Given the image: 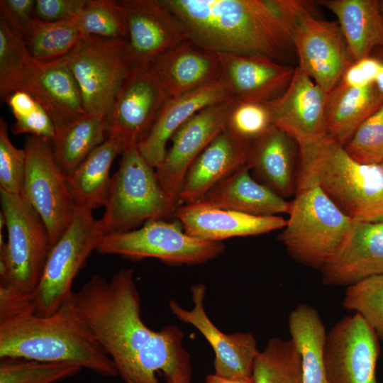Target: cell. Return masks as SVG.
Returning a JSON list of instances; mask_svg holds the SVG:
<instances>
[{
  "instance_id": "cell-41",
  "label": "cell",
  "mask_w": 383,
  "mask_h": 383,
  "mask_svg": "<svg viewBox=\"0 0 383 383\" xmlns=\"http://www.w3.org/2000/svg\"><path fill=\"white\" fill-rule=\"evenodd\" d=\"M344 147L359 162H383V105L357 128Z\"/></svg>"
},
{
  "instance_id": "cell-44",
  "label": "cell",
  "mask_w": 383,
  "mask_h": 383,
  "mask_svg": "<svg viewBox=\"0 0 383 383\" xmlns=\"http://www.w3.org/2000/svg\"><path fill=\"white\" fill-rule=\"evenodd\" d=\"M270 11L277 16L290 35L293 26L304 15H316L317 1L307 0H265ZM291 38V37H290Z\"/></svg>"
},
{
  "instance_id": "cell-33",
  "label": "cell",
  "mask_w": 383,
  "mask_h": 383,
  "mask_svg": "<svg viewBox=\"0 0 383 383\" xmlns=\"http://www.w3.org/2000/svg\"><path fill=\"white\" fill-rule=\"evenodd\" d=\"M82 35L77 18L48 22L35 16L23 38L30 56L37 61L48 62L67 55Z\"/></svg>"
},
{
  "instance_id": "cell-36",
  "label": "cell",
  "mask_w": 383,
  "mask_h": 383,
  "mask_svg": "<svg viewBox=\"0 0 383 383\" xmlns=\"http://www.w3.org/2000/svg\"><path fill=\"white\" fill-rule=\"evenodd\" d=\"M82 369L68 362L2 357L0 383H53L74 376Z\"/></svg>"
},
{
  "instance_id": "cell-9",
  "label": "cell",
  "mask_w": 383,
  "mask_h": 383,
  "mask_svg": "<svg viewBox=\"0 0 383 383\" xmlns=\"http://www.w3.org/2000/svg\"><path fill=\"white\" fill-rule=\"evenodd\" d=\"M87 115L107 121L118 92L133 69L128 41L83 35L66 56Z\"/></svg>"
},
{
  "instance_id": "cell-43",
  "label": "cell",
  "mask_w": 383,
  "mask_h": 383,
  "mask_svg": "<svg viewBox=\"0 0 383 383\" xmlns=\"http://www.w3.org/2000/svg\"><path fill=\"white\" fill-rule=\"evenodd\" d=\"M87 0H37L35 16L43 21L55 22L76 18Z\"/></svg>"
},
{
  "instance_id": "cell-8",
  "label": "cell",
  "mask_w": 383,
  "mask_h": 383,
  "mask_svg": "<svg viewBox=\"0 0 383 383\" xmlns=\"http://www.w3.org/2000/svg\"><path fill=\"white\" fill-rule=\"evenodd\" d=\"M104 235L92 211L76 206L69 226L52 246L40 282L30 297L35 314L42 317L53 314L72 294L74 278Z\"/></svg>"
},
{
  "instance_id": "cell-14",
  "label": "cell",
  "mask_w": 383,
  "mask_h": 383,
  "mask_svg": "<svg viewBox=\"0 0 383 383\" xmlns=\"http://www.w3.org/2000/svg\"><path fill=\"white\" fill-rule=\"evenodd\" d=\"M128 31L133 67H148L160 55L189 40L183 23L162 0H116Z\"/></svg>"
},
{
  "instance_id": "cell-17",
  "label": "cell",
  "mask_w": 383,
  "mask_h": 383,
  "mask_svg": "<svg viewBox=\"0 0 383 383\" xmlns=\"http://www.w3.org/2000/svg\"><path fill=\"white\" fill-rule=\"evenodd\" d=\"M194 307L187 310L171 300L169 307L180 321L195 327L212 347L216 374L231 379L252 378L255 360L259 352L252 333L221 332L210 320L204 309L206 287L197 284L191 287Z\"/></svg>"
},
{
  "instance_id": "cell-25",
  "label": "cell",
  "mask_w": 383,
  "mask_h": 383,
  "mask_svg": "<svg viewBox=\"0 0 383 383\" xmlns=\"http://www.w3.org/2000/svg\"><path fill=\"white\" fill-rule=\"evenodd\" d=\"M250 146L224 129L189 167L180 191L179 204L200 201L215 186L246 165Z\"/></svg>"
},
{
  "instance_id": "cell-32",
  "label": "cell",
  "mask_w": 383,
  "mask_h": 383,
  "mask_svg": "<svg viewBox=\"0 0 383 383\" xmlns=\"http://www.w3.org/2000/svg\"><path fill=\"white\" fill-rule=\"evenodd\" d=\"M106 138L107 121L87 115L56 132L52 142L55 159L67 175Z\"/></svg>"
},
{
  "instance_id": "cell-6",
  "label": "cell",
  "mask_w": 383,
  "mask_h": 383,
  "mask_svg": "<svg viewBox=\"0 0 383 383\" xmlns=\"http://www.w3.org/2000/svg\"><path fill=\"white\" fill-rule=\"evenodd\" d=\"M295 194L279 240L294 260L321 269L337 252L354 221L316 186Z\"/></svg>"
},
{
  "instance_id": "cell-46",
  "label": "cell",
  "mask_w": 383,
  "mask_h": 383,
  "mask_svg": "<svg viewBox=\"0 0 383 383\" xmlns=\"http://www.w3.org/2000/svg\"><path fill=\"white\" fill-rule=\"evenodd\" d=\"M380 63L373 55L353 62L344 72L338 82L352 87H362L374 83Z\"/></svg>"
},
{
  "instance_id": "cell-18",
  "label": "cell",
  "mask_w": 383,
  "mask_h": 383,
  "mask_svg": "<svg viewBox=\"0 0 383 383\" xmlns=\"http://www.w3.org/2000/svg\"><path fill=\"white\" fill-rule=\"evenodd\" d=\"M328 93L298 67L283 94L268 106L273 126L289 135L299 146L326 135Z\"/></svg>"
},
{
  "instance_id": "cell-34",
  "label": "cell",
  "mask_w": 383,
  "mask_h": 383,
  "mask_svg": "<svg viewBox=\"0 0 383 383\" xmlns=\"http://www.w3.org/2000/svg\"><path fill=\"white\" fill-rule=\"evenodd\" d=\"M254 383H302L301 362L293 341L273 338L255 360Z\"/></svg>"
},
{
  "instance_id": "cell-31",
  "label": "cell",
  "mask_w": 383,
  "mask_h": 383,
  "mask_svg": "<svg viewBox=\"0 0 383 383\" xmlns=\"http://www.w3.org/2000/svg\"><path fill=\"white\" fill-rule=\"evenodd\" d=\"M288 326L301 357L302 383H328L324 360L327 333L318 311L299 304L289 313Z\"/></svg>"
},
{
  "instance_id": "cell-47",
  "label": "cell",
  "mask_w": 383,
  "mask_h": 383,
  "mask_svg": "<svg viewBox=\"0 0 383 383\" xmlns=\"http://www.w3.org/2000/svg\"><path fill=\"white\" fill-rule=\"evenodd\" d=\"M371 54L375 56L380 63V68L374 81V84L383 98V48H376Z\"/></svg>"
},
{
  "instance_id": "cell-28",
  "label": "cell",
  "mask_w": 383,
  "mask_h": 383,
  "mask_svg": "<svg viewBox=\"0 0 383 383\" xmlns=\"http://www.w3.org/2000/svg\"><path fill=\"white\" fill-rule=\"evenodd\" d=\"M383 105L374 83L352 87L338 82L328 93L326 135L345 145L357 128Z\"/></svg>"
},
{
  "instance_id": "cell-2",
  "label": "cell",
  "mask_w": 383,
  "mask_h": 383,
  "mask_svg": "<svg viewBox=\"0 0 383 383\" xmlns=\"http://www.w3.org/2000/svg\"><path fill=\"white\" fill-rule=\"evenodd\" d=\"M73 294L49 316L31 307L0 317V358L21 357L68 362L99 375H118L117 368L80 316Z\"/></svg>"
},
{
  "instance_id": "cell-21",
  "label": "cell",
  "mask_w": 383,
  "mask_h": 383,
  "mask_svg": "<svg viewBox=\"0 0 383 383\" xmlns=\"http://www.w3.org/2000/svg\"><path fill=\"white\" fill-rule=\"evenodd\" d=\"M221 77L233 98L245 102H267L281 96L295 67L262 55L218 53Z\"/></svg>"
},
{
  "instance_id": "cell-5",
  "label": "cell",
  "mask_w": 383,
  "mask_h": 383,
  "mask_svg": "<svg viewBox=\"0 0 383 383\" xmlns=\"http://www.w3.org/2000/svg\"><path fill=\"white\" fill-rule=\"evenodd\" d=\"M178 204L160 184L155 170L140 153L137 145L121 154L118 169L99 219L104 235L136 229L152 220L174 216Z\"/></svg>"
},
{
  "instance_id": "cell-38",
  "label": "cell",
  "mask_w": 383,
  "mask_h": 383,
  "mask_svg": "<svg viewBox=\"0 0 383 383\" xmlns=\"http://www.w3.org/2000/svg\"><path fill=\"white\" fill-rule=\"evenodd\" d=\"M77 23L82 35L128 40L126 22L116 0H87Z\"/></svg>"
},
{
  "instance_id": "cell-23",
  "label": "cell",
  "mask_w": 383,
  "mask_h": 383,
  "mask_svg": "<svg viewBox=\"0 0 383 383\" xmlns=\"http://www.w3.org/2000/svg\"><path fill=\"white\" fill-rule=\"evenodd\" d=\"M23 91L45 109L56 132L87 116L79 86L65 57L48 62L34 59Z\"/></svg>"
},
{
  "instance_id": "cell-42",
  "label": "cell",
  "mask_w": 383,
  "mask_h": 383,
  "mask_svg": "<svg viewBox=\"0 0 383 383\" xmlns=\"http://www.w3.org/2000/svg\"><path fill=\"white\" fill-rule=\"evenodd\" d=\"M26 152L11 143L6 121L0 118V189L12 194H23Z\"/></svg>"
},
{
  "instance_id": "cell-50",
  "label": "cell",
  "mask_w": 383,
  "mask_h": 383,
  "mask_svg": "<svg viewBox=\"0 0 383 383\" xmlns=\"http://www.w3.org/2000/svg\"><path fill=\"white\" fill-rule=\"evenodd\" d=\"M380 9L383 14V0L379 1Z\"/></svg>"
},
{
  "instance_id": "cell-29",
  "label": "cell",
  "mask_w": 383,
  "mask_h": 383,
  "mask_svg": "<svg viewBox=\"0 0 383 383\" xmlns=\"http://www.w3.org/2000/svg\"><path fill=\"white\" fill-rule=\"evenodd\" d=\"M337 18L355 61L383 48V14L378 0H321Z\"/></svg>"
},
{
  "instance_id": "cell-10",
  "label": "cell",
  "mask_w": 383,
  "mask_h": 383,
  "mask_svg": "<svg viewBox=\"0 0 383 383\" xmlns=\"http://www.w3.org/2000/svg\"><path fill=\"white\" fill-rule=\"evenodd\" d=\"M221 242L187 234L179 221L152 220L139 228L104 235L96 251L136 261L156 258L170 265L204 263L223 254Z\"/></svg>"
},
{
  "instance_id": "cell-16",
  "label": "cell",
  "mask_w": 383,
  "mask_h": 383,
  "mask_svg": "<svg viewBox=\"0 0 383 383\" xmlns=\"http://www.w3.org/2000/svg\"><path fill=\"white\" fill-rule=\"evenodd\" d=\"M167 98L150 66L133 67L123 82L107 118V138L118 140L126 148L137 145Z\"/></svg>"
},
{
  "instance_id": "cell-1",
  "label": "cell",
  "mask_w": 383,
  "mask_h": 383,
  "mask_svg": "<svg viewBox=\"0 0 383 383\" xmlns=\"http://www.w3.org/2000/svg\"><path fill=\"white\" fill-rule=\"evenodd\" d=\"M189 38L216 53L262 55L282 62L290 35L265 0H162Z\"/></svg>"
},
{
  "instance_id": "cell-30",
  "label": "cell",
  "mask_w": 383,
  "mask_h": 383,
  "mask_svg": "<svg viewBox=\"0 0 383 383\" xmlns=\"http://www.w3.org/2000/svg\"><path fill=\"white\" fill-rule=\"evenodd\" d=\"M127 148L113 138H107L72 172L66 175L68 189L77 207L93 211L105 206L111 177V166Z\"/></svg>"
},
{
  "instance_id": "cell-7",
  "label": "cell",
  "mask_w": 383,
  "mask_h": 383,
  "mask_svg": "<svg viewBox=\"0 0 383 383\" xmlns=\"http://www.w3.org/2000/svg\"><path fill=\"white\" fill-rule=\"evenodd\" d=\"M7 241L0 243V283L30 299L52 248L47 228L21 195L0 189Z\"/></svg>"
},
{
  "instance_id": "cell-3",
  "label": "cell",
  "mask_w": 383,
  "mask_h": 383,
  "mask_svg": "<svg viewBox=\"0 0 383 383\" xmlns=\"http://www.w3.org/2000/svg\"><path fill=\"white\" fill-rule=\"evenodd\" d=\"M77 309L94 336L113 361L125 382L156 331L143 321L140 298L132 269H122L110 280L93 275L73 294Z\"/></svg>"
},
{
  "instance_id": "cell-48",
  "label": "cell",
  "mask_w": 383,
  "mask_h": 383,
  "mask_svg": "<svg viewBox=\"0 0 383 383\" xmlns=\"http://www.w3.org/2000/svg\"><path fill=\"white\" fill-rule=\"evenodd\" d=\"M205 383H254L253 378L248 379H231L216 373L208 374Z\"/></svg>"
},
{
  "instance_id": "cell-35",
  "label": "cell",
  "mask_w": 383,
  "mask_h": 383,
  "mask_svg": "<svg viewBox=\"0 0 383 383\" xmlns=\"http://www.w3.org/2000/svg\"><path fill=\"white\" fill-rule=\"evenodd\" d=\"M34 59L26 49L23 35L0 18V95L23 90Z\"/></svg>"
},
{
  "instance_id": "cell-51",
  "label": "cell",
  "mask_w": 383,
  "mask_h": 383,
  "mask_svg": "<svg viewBox=\"0 0 383 383\" xmlns=\"http://www.w3.org/2000/svg\"><path fill=\"white\" fill-rule=\"evenodd\" d=\"M126 383H133V382H126Z\"/></svg>"
},
{
  "instance_id": "cell-20",
  "label": "cell",
  "mask_w": 383,
  "mask_h": 383,
  "mask_svg": "<svg viewBox=\"0 0 383 383\" xmlns=\"http://www.w3.org/2000/svg\"><path fill=\"white\" fill-rule=\"evenodd\" d=\"M234 99L221 77L190 92L167 97L137 148L143 158L156 168L162 161L167 144L175 131L201 109Z\"/></svg>"
},
{
  "instance_id": "cell-37",
  "label": "cell",
  "mask_w": 383,
  "mask_h": 383,
  "mask_svg": "<svg viewBox=\"0 0 383 383\" xmlns=\"http://www.w3.org/2000/svg\"><path fill=\"white\" fill-rule=\"evenodd\" d=\"M343 306L359 314L383 341V274L348 287Z\"/></svg>"
},
{
  "instance_id": "cell-11",
  "label": "cell",
  "mask_w": 383,
  "mask_h": 383,
  "mask_svg": "<svg viewBox=\"0 0 383 383\" xmlns=\"http://www.w3.org/2000/svg\"><path fill=\"white\" fill-rule=\"evenodd\" d=\"M22 196L43 221L52 246L71 223L76 209L66 175L57 165L52 141L28 135Z\"/></svg>"
},
{
  "instance_id": "cell-26",
  "label": "cell",
  "mask_w": 383,
  "mask_h": 383,
  "mask_svg": "<svg viewBox=\"0 0 383 383\" xmlns=\"http://www.w3.org/2000/svg\"><path fill=\"white\" fill-rule=\"evenodd\" d=\"M200 201L255 216L289 213L291 206V202L254 179L247 165L215 186Z\"/></svg>"
},
{
  "instance_id": "cell-24",
  "label": "cell",
  "mask_w": 383,
  "mask_h": 383,
  "mask_svg": "<svg viewBox=\"0 0 383 383\" xmlns=\"http://www.w3.org/2000/svg\"><path fill=\"white\" fill-rule=\"evenodd\" d=\"M150 67L167 97L190 92L221 77L218 53L189 39L162 53Z\"/></svg>"
},
{
  "instance_id": "cell-4",
  "label": "cell",
  "mask_w": 383,
  "mask_h": 383,
  "mask_svg": "<svg viewBox=\"0 0 383 383\" xmlns=\"http://www.w3.org/2000/svg\"><path fill=\"white\" fill-rule=\"evenodd\" d=\"M316 186L356 221H383V162L363 164L325 135L299 146L297 189Z\"/></svg>"
},
{
  "instance_id": "cell-19",
  "label": "cell",
  "mask_w": 383,
  "mask_h": 383,
  "mask_svg": "<svg viewBox=\"0 0 383 383\" xmlns=\"http://www.w3.org/2000/svg\"><path fill=\"white\" fill-rule=\"evenodd\" d=\"M320 270L328 286L349 287L383 274V221H354L337 252Z\"/></svg>"
},
{
  "instance_id": "cell-40",
  "label": "cell",
  "mask_w": 383,
  "mask_h": 383,
  "mask_svg": "<svg viewBox=\"0 0 383 383\" xmlns=\"http://www.w3.org/2000/svg\"><path fill=\"white\" fill-rule=\"evenodd\" d=\"M272 126L271 113L265 102L235 100L228 113L224 129L235 138L251 145Z\"/></svg>"
},
{
  "instance_id": "cell-45",
  "label": "cell",
  "mask_w": 383,
  "mask_h": 383,
  "mask_svg": "<svg viewBox=\"0 0 383 383\" xmlns=\"http://www.w3.org/2000/svg\"><path fill=\"white\" fill-rule=\"evenodd\" d=\"M34 0H1L0 18L23 34L35 18Z\"/></svg>"
},
{
  "instance_id": "cell-39",
  "label": "cell",
  "mask_w": 383,
  "mask_h": 383,
  "mask_svg": "<svg viewBox=\"0 0 383 383\" xmlns=\"http://www.w3.org/2000/svg\"><path fill=\"white\" fill-rule=\"evenodd\" d=\"M11 109L15 123L12 127L14 134L27 133L52 142L55 137V125L45 109L29 93L16 91L4 98Z\"/></svg>"
},
{
  "instance_id": "cell-12",
  "label": "cell",
  "mask_w": 383,
  "mask_h": 383,
  "mask_svg": "<svg viewBox=\"0 0 383 383\" xmlns=\"http://www.w3.org/2000/svg\"><path fill=\"white\" fill-rule=\"evenodd\" d=\"M290 37L299 59L297 67L327 93L355 62L337 21L304 15L292 28Z\"/></svg>"
},
{
  "instance_id": "cell-27",
  "label": "cell",
  "mask_w": 383,
  "mask_h": 383,
  "mask_svg": "<svg viewBox=\"0 0 383 383\" xmlns=\"http://www.w3.org/2000/svg\"><path fill=\"white\" fill-rule=\"evenodd\" d=\"M296 145L289 135L272 126L251 145L246 165L262 184L277 194L282 197L289 196L295 187Z\"/></svg>"
},
{
  "instance_id": "cell-15",
  "label": "cell",
  "mask_w": 383,
  "mask_h": 383,
  "mask_svg": "<svg viewBox=\"0 0 383 383\" xmlns=\"http://www.w3.org/2000/svg\"><path fill=\"white\" fill-rule=\"evenodd\" d=\"M235 99L207 106L187 121L173 134L171 145L155 168L167 194L179 205V196L187 170L195 159L225 128Z\"/></svg>"
},
{
  "instance_id": "cell-22",
  "label": "cell",
  "mask_w": 383,
  "mask_h": 383,
  "mask_svg": "<svg viewBox=\"0 0 383 383\" xmlns=\"http://www.w3.org/2000/svg\"><path fill=\"white\" fill-rule=\"evenodd\" d=\"M174 216L189 235L215 242L265 234L287 225L279 216L250 215L200 201L177 206Z\"/></svg>"
},
{
  "instance_id": "cell-13",
  "label": "cell",
  "mask_w": 383,
  "mask_h": 383,
  "mask_svg": "<svg viewBox=\"0 0 383 383\" xmlns=\"http://www.w3.org/2000/svg\"><path fill=\"white\" fill-rule=\"evenodd\" d=\"M379 338L357 313L345 316L326 334L324 350L328 383H377Z\"/></svg>"
},
{
  "instance_id": "cell-49",
  "label": "cell",
  "mask_w": 383,
  "mask_h": 383,
  "mask_svg": "<svg viewBox=\"0 0 383 383\" xmlns=\"http://www.w3.org/2000/svg\"><path fill=\"white\" fill-rule=\"evenodd\" d=\"M165 383H191V379H167Z\"/></svg>"
}]
</instances>
